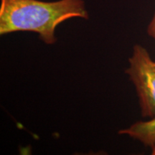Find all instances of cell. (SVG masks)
I'll use <instances>...</instances> for the list:
<instances>
[{
    "label": "cell",
    "instance_id": "cell-1",
    "mask_svg": "<svg viewBox=\"0 0 155 155\" xmlns=\"http://www.w3.org/2000/svg\"><path fill=\"white\" fill-rule=\"evenodd\" d=\"M88 19L83 0H1L0 35L32 32L47 45L57 42V27L68 19Z\"/></svg>",
    "mask_w": 155,
    "mask_h": 155
},
{
    "label": "cell",
    "instance_id": "cell-2",
    "mask_svg": "<svg viewBox=\"0 0 155 155\" xmlns=\"http://www.w3.org/2000/svg\"><path fill=\"white\" fill-rule=\"evenodd\" d=\"M125 73L135 87L143 118L155 116V61L146 48L139 44L133 47Z\"/></svg>",
    "mask_w": 155,
    "mask_h": 155
},
{
    "label": "cell",
    "instance_id": "cell-3",
    "mask_svg": "<svg viewBox=\"0 0 155 155\" xmlns=\"http://www.w3.org/2000/svg\"><path fill=\"white\" fill-rule=\"evenodd\" d=\"M118 133L120 135H127L152 148L155 145V116L147 121L135 122L129 127L120 129Z\"/></svg>",
    "mask_w": 155,
    "mask_h": 155
},
{
    "label": "cell",
    "instance_id": "cell-4",
    "mask_svg": "<svg viewBox=\"0 0 155 155\" xmlns=\"http://www.w3.org/2000/svg\"><path fill=\"white\" fill-rule=\"evenodd\" d=\"M147 34L151 38L155 40V12L154 16H153L152 20L149 24L148 28H147Z\"/></svg>",
    "mask_w": 155,
    "mask_h": 155
},
{
    "label": "cell",
    "instance_id": "cell-5",
    "mask_svg": "<svg viewBox=\"0 0 155 155\" xmlns=\"http://www.w3.org/2000/svg\"><path fill=\"white\" fill-rule=\"evenodd\" d=\"M151 149H152V154L155 155V145H154Z\"/></svg>",
    "mask_w": 155,
    "mask_h": 155
}]
</instances>
